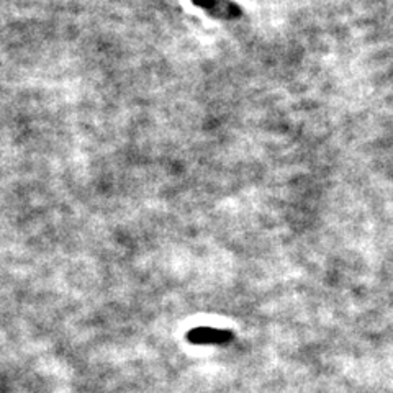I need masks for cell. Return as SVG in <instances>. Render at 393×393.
Wrapping results in <instances>:
<instances>
[{
  "mask_svg": "<svg viewBox=\"0 0 393 393\" xmlns=\"http://www.w3.org/2000/svg\"><path fill=\"white\" fill-rule=\"evenodd\" d=\"M192 2L218 20H237L243 17V8L231 0H192Z\"/></svg>",
  "mask_w": 393,
  "mask_h": 393,
  "instance_id": "6da1fadb",
  "label": "cell"
},
{
  "mask_svg": "<svg viewBox=\"0 0 393 393\" xmlns=\"http://www.w3.org/2000/svg\"><path fill=\"white\" fill-rule=\"evenodd\" d=\"M190 343L195 344H226L231 339L230 331L217 330V328H195L189 332Z\"/></svg>",
  "mask_w": 393,
  "mask_h": 393,
  "instance_id": "7a4b0ae2",
  "label": "cell"
}]
</instances>
